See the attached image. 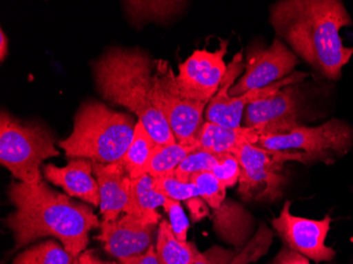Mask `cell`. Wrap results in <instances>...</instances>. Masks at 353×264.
I'll return each instance as SVG.
<instances>
[{
    "label": "cell",
    "instance_id": "6da1fadb",
    "mask_svg": "<svg viewBox=\"0 0 353 264\" xmlns=\"http://www.w3.org/2000/svg\"><path fill=\"white\" fill-rule=\"evenodd\" d=\"M270 23L291 50L330 81L342 77L353 55L340 31L352 26L342 1L281 0L270 9Z\"/></svg>",
    "mask_w": 353,
    "mask_h": 264
},
{
    "label": "cell",
    "instance_id": "7a4b0ae2",
    "mask_svg": "<svg viewBox=\"0 0 353 264\" xmlns=\"http://www.w3.org/2000/svg\"><path fill=\"white\" fill-rule=\"evenodd\" d=\"M13 212L6 219L15 250L45 237H54L79 258L89 243V233L100 227V220L89 206L73 201L41 181L39 184L13 182L9 190Z\"/></svg>",
    "mask_w": 353,
    "mask_h": 264
},
{
    "label": "cell",
    "instance_id": "3957f363",
    "mask_svg": "<svg viewBox=\"0 0 353 264\" xmlns=\"http://www.w3.org/2000/svg\"><path fill=\"white\" fill-rule=\"evenodd\" d=\"M94 74L103 97L136 114L157 146L176 143L168 121L152 103V61L146 53L114 48L94 63Z\"/></svg>",
    "mask_w": 353,
    "mask_h": 264
},
{
    "label": "cell",
    "instance_id": "277c9868",
    "mask_svg": "<svg viewBox=\"0 0 353 264\" xmlns=\"http://www.w3.org/2000/svg\"><path fill=\"white\" fill-rule=\"evenodd\" d=\"M136 124L130 115L91 101L81 107L72 132L59 145L68 158L119 163L130 147Z\"/></svg>",
    "mask_w": 353,
    "mask_h": 264
},
{
    "label": "cell",
    "instance_id": "5b68a950",
    "mask_svg": "<svg viewBox=\"0 0 353 264\" xmlns=\"http://www.w3.org/2000/svg\"><path fill=\"white\" fill-rule=\"evenodd\" d=\"M59 156L55 141L43 125L21 122L3 111L0 116V162L14 178L27 184L41 183L43 161Z\"/></svg>",
    "mask_w": 353,
    "mask_h": 264
},
{
    "label": "cell",
    "instance_id": "8992f818",
    "mask_svg": "<svg viewBox=\"0 0 353 264\" xmlns=\"http://www.w3.org/2000/svg\"><path fill=\"white\" fill-rule=\"evenodd\" d=\"M234 156L239 161L240 196L245 202L273 203L283 196L288 176L283 165L288 161L309 164L306 154L301 152L269 150L245 142L238 147Z\"/></svg>",
    "mask_w": 353,
    "mask_h": 264
},
{
    "label": "cell",
    "instance_id": "52a82bcc",
    "mask_svg": "<svg viewBox=\"0 0 353 264\" xmlns=\"http://www.w3.org/2000/svg\"><path fill=\"white\" fill-rule=\"evenodd\" d=\"M256 146L279 152H301L309 164L329 165L345 156L353 146V128L345 121L332 119L316 127L301 125L283 134H259Z\"/></svg>",
    "mask_w": 353,
    "mask_h": 264
},
{
    "label": "cell",
    "instance_id": "ba28073f",
    "mask_svg": "<svg viewBox=\"0 0 353 264\" xmlns=\"http://www.w3.org/2000/svg\"><path fill=\"white\" fill-rule=\"evenodd\" d=\"M174 75L168 61H156V72L150 91L152 101L168 121L176 142L196 150L208 105L188 100L178 92L174 86Z\"/></svg>",
    "mask_w": 353,
    "mask_h": 264
},
{
    "label": "cell",
    "instance_id": "9c48e42d",
    "mask_svg": "<svg viewBox=\"0 0 353 264\" xmlns=\"http://www.w3.org/2000/svg\"><path fill=\"white\" fill-rule=\"evenodd\" d=\"M243 70H245L243 55V52H239L228 65L227 73H225L219 90L206 107V122L214 123V124L229 127V128L241 127L243 113H245L248 105L256 102V101L267 99L273 93L277 92L285 87L299 84L309 75L308 73L295 71L285 79L276 81L274 84L270 85L265 88L248 91L240 97H230V89L232 88L235 83V79H237Z\"/></svg>",
    "mask_w": 353,
    "mask_h": 264
},
{
    "label": "cell",
    "instance_id": "30bf717a",
    "mask_svg": "<svg viewBox=\"0 0 353 264\" xmlns=\"http://www.w3.org/2000/svg\"><path fill=\"white\" fill-rule=\"evenodd\" d=\"M229 41H221L219 49L196 50L180 63L179 72L174 75V86L184 97L208 105L221 86L228 70L224 61Z\"/></svg>",
    "mask_w": 353,
    "mask_h": 264
},
{
    "label": "cell",
    "instance_id": "8fae6325",
    "mask_svg": "<svg viewBox=\"0 0 353 264\" xmlns=\"http://www.w3.org/2000/svg\"><path fill=\"white\" fill-rule=\"evenodd\" d=\"M297 63L299 57L279 37L269 47L254 45L247 55L245 73L230 89V97H240L274 84L292 74Z\"/></svg>",
    "mask_w": 353,
    "mask_h": 264
},
{
    "label": "cell",
    "instance_id": "7c38bea8",
    "mask_svg": "<svg viewBox=\"0 0 353 264\" xmlns=\"http://www.w3.org/2000/svg\"><path fill=\"white\" fill-rule=\"evenodd\" d=\"M331 222L329 214L323 220L297 217L291 212V202L285 201L279 217L273 218L271 223L285 246L319 263L331 261L336 254L326 245Z\"/></svg>",
    "mask_w": 353,
    "mask_h": 264
},
{
    "label": "cell",
    "instance_id": "4fadbf2b",
    "mask_svg": "<svg viewBox=\"0 0 353 264\" xmlns=\"http://www.w3.org/2000/svg\"><path fill=\"white\" fill-rule=\"evenodd\" d=\"M299 118V92L295 85L251 103L243 113L245 127L256 129L259 136L288 134L301 126Z\"/></svg>",
    "mask_w": 353,
    "mask_h": 264
},
{
    "label": "cell",
    "instance_id": "5bb4252c",
    "mask_svg": "<svg viewBox=\"0 0 353 264\" xmlns=\"http://www.w3.org/2000/svg\"><path fill=\"white\" fill-rule=\"evenodd\" d=\"M156 220L125 214L114 221L101 222L100 235L95 239L104 244L107 253L123 262L146 253L154 245Z\"/></svg>",
    "mask_w": 353,
    "mask_h": 264
},
{
    "label": "cell",
    "instance_id": "9a60e30c",
    "mask_svg": "<svg viewBox=\"0 0 353 264\" xmlns=\"http://www.w3.org/2000/svg\"><path fill=\"white\" fill-rule=\"evenodd\" d=\"M93 174L100 190V210L103 221H114L125 212L130 201L132 178L122 163L93 162Z\"/></svg>",
    "mask_w": 353,
    "mask_h": 264
},
{
    "label": "cell",
    "instance_id": "2e32d148",
    "mask_svg": "<svg viewBox=\"0 0 353 264\" xmlns=\"http://www.w3.org/2000/svg\"><path fill=\"white\" fill-rule=\"evenodd\" d=\"M43 174L49 182L63 188L69 196H77L93 206H100V190L93 174L92 161L73 159L65 167L48 164Z\"/></svg>",
    "mask_w": 353,
    "mask_h": 264
},
{
    "label": "cell",
    "instance_id": "e0dca14e",
    "mask_svg": "<svg viewBox=\"0 0 353 264\" xmlns=\"http://www.w3.org/2000/svg\"><path fill=\"white\" fill-rule=\"evenodd\" d=\"M214 230L224 242L240 252L249 243L255 233V219L241 204L225 200L212 214Z\"/></svg>",
    "mask_w": 353,
    "mask_h": 264
},
{
    "label": "cell",
    "instance_id": "ac0fdd59",
    "mask_svg": "<svg viewBox=\"0 0 353 264\" xmlns=\"http://www.w3.org/2000/svg\"><path fill=\"white\" fill-rule=\"evenodd\" d=\"M257 139L259 132L254 128L245 126L229 128L204 122L198 134L196 150H205L215 154H234L243 143L255 144Z\"/></svg>",
    "mask_w": 353,
    "mask_h": 264
},
{
    "label": "cell",
    "instance_id": "d6986e66",
    "mask_svg": "<svg viewBox=\"0 0 353 264\" xmlns=\"http://www.w3.org/2000/svg\"><path fill=\"white\" fill-rule=\"evenodd\" d=\"M166 198L154 187V179L148 174L132 179L130 201L124 214H134L137 217L160 221L157 208L163 207Z\"/></svg>",
    "mask_w": 353,
    "mask_h": 264
},
{
    "label": "cell",
    "instance_id": "ffe728a7",
    "mask_svg": "<svg viewBox=\"0 0 353 264\" xmlns=\"http://www.w3.org/2000/svg\"><path fill=\"white\" fill-rule=\"evenodd\" d=\"M154 249L160 264H192L202 254L192 242L176 239L170 222L164 220L159 224Z\"/></svg>",
    "mask_w": 353,
    "mask_h": 264
},
{
    "label": "cell",
    "instance_id": "44dd1931",
    "mask_svg": "<svg viewBox=\"0 0 353 264\" xmlns=\"http://www.w3.org/2000/svg\"><path fill=\"white\" fill-rule=\"evenodd\" d=\"M156 146L150 132L138 121L130 147L121 161L130 178L136 179L145 174L146 167Z\"/></svg>",
    "mask_w": 353,
    "mask_h": 264
},
{
    "label": "cell",
    "instance_id": "7402d4cb",
    "mask_svg": "<svg viewBox=\"0 0 353 264\" xmlns=\"http://www.w3.org/2000/svg\"><path fill=\"white\" fill-rule=\"evenodd\" d=\"M194 150H195L192 147L185 146L178 142L156 146L146 167L145 174L154 179L172 176L182 161Z\"/></svg>",
    "mask_w": 353,
    "mask_h": 264
},
{
    "label": "cell",
    "instance_id": "603a6c76",
    "mask_svg": "<svg viewBox=\"0 0 353 264\" xmlns=\"http://www.w3.org/2000/svg\"><path fill=\"white\" fill-rule=\"evenodd\" d=\"M77 259L63 244L54 240H48L19 254L14 259L13 264H73Z\"/></svg>",
    "mask_w": 353,
    "mask_h": 264
},
{
    "label": "cell",
    "instance_id": "cb8c5ba5",
    "mask_svg": "<svg viewBox=\"0 0 353 264\" xmlns=\"http://www.w3.org/2000/svg\"><path fill=\"white\" fill-rule=\"evenodd\" d=\"M221 156L222 154H212L205 150H194L182 161L179 167L176 168L174 176L183 182H190L197 174L212 172Z\"/></svg>",
    "mask_w": 353,
    "mask_h": 264
},
{
    "label": "cell",
    "instance_id": "d4e9b609",
    "mask_svg": "<svg viewBox=\"0 0 353 264\" xmlns=\"http://www.w3.org/2000/svg\"><path fill=\"white\" fill-rule=\"evenodd\" d=\"M272 242L273 232L265 223H261L249 243L241 251L237 252L235 257L228 264H248L257 261L268 253Z\"/></svg>",
    "mask_w": 353,
    "mask_h": 264
},
{
    "label": "cell",
    "instance_id": "484cf974",
    "mask_svg": "<svg viewBox=\"0 0 353 264\" xmlns=\"http://www.w3.org/2000/svg\"><path fill=\"white\" fill-rule=\"evenodd\" d=\"M195 184L200 198L206 202L212 210L219 207L227 200L228 188L211 172H202L190 180Z\"/></svg>",
    "mask_w": 353,
    "mask_h": 264
},
{
    "label": "cell",
    "instance_id": "4316f807",
    "mask_svg": "<svg viewBox=\"0 0 353 264\" xmlns=\"http://www.w3.org/2000/svg\"><path fill=\"white\" fill-rule=\"evenodd\" d=\"M154 187L168 199L176 201H188L199 196L197 187L192 182H183L172 176L154 179Z\"/></svg>",
    "mask_w": 353,
    "mask_h": 264
},
{
    "label": "cell",
    "instance_id": "83f0119b",
    "mask_svg": "<svg viewBox=\"0 0 353 264\" xmlns=\"http://www.w3.org/2000/svg\"><path fill=\"white\" fill-rule=\"evenodd\" d=\"M212 174L227 188L234 187L239 182L241 168L239 161L233 154H222Z\"/></svg>",
    "mask_w": 353,
    "mask_h": 264
},
{
    "label": "cell",
    "instance_id": "f1b7e54d",
    "mask_svg": "<svg viewBox=\"0 0 353 264\" xmlns=\"http://www.w3.org/2000/svg\"><path fill=\"white\" fill-rule=\"evenodd\" d=\"M163 208L168 214L170 227H172V233L174 234L176 239L183 242L188 241L190 222H188V217H186L180 201L168 199L163 205Z\"/></svg>",
    "mask_w": 353,
    "mask_h": 264
},
{
    "label": "cell",
    "instance_id": "f546056e",
    "mask_svg": "<svg viewBox=\"0 0 353 264\" xmlns=\"http://www.w3.org/2000/svg\"><path fill=\"white\" fill-rule=\"evenodd\" d=\"M237 252L225 251L222 247H212L201 256L192 264H228L234 257Z\"/></svg>",
    "mask_w": 353,
    "mask_h": 264
},
{
    "label": "cell",
    "instance_id": "4dcf8cb0",
    "mask_svg": "<svg viewBox=\"0 0 353 264\" xmlns=\"http://www.w3.org/2000/svg\"><path fill=\"white\" fill-rule=\"evenodd\" d=\"M308 258L283 246L276 257L270 264H311Z\"/></svg>",
    "mask_w": 353,
    "mask_h": 264
},
{
    "label": "cell",
    "instance_id": "1f68e13d",
    "mask_svg": "<svg viewBox=\"0 0 353 264\" xmlns=\"http://www.w3.org/2000/svg\"><path fill=\"white\" fill-rule=\"evenodd\" d=\"M185 203L188 210H190V214H192V220L195 222L200 221L208 214H210V208H208V204L200 196L188 200Z\"/></svg>",
    "mask_w": 353,
    "mask_h": 264
},
{
    "label": "cell",
    "instance_id": "d6a6232c",
    "mask_svg": "<svg viewBox=\"0 0 353 264\" xmlns=\"http://www.w3.org/2000/svg\"><path fill=\"white\" fill-rule=\"evenodd\" d=\"M119 264H160V262H159L158 256H157L156 249L152 245L146 253L125 260V261L120 262Z\"/></svg>",
    "mask_w": 353,
    "mask_h": 264
},
{
    "label": "cell",
    "instance_id": "836d02e7",
    "mask_svg": "<svg viewBox=\"0 0 353 264\" xmlns=\"http://www.w3.org/2000/svg\"><path fill=\"white\" fill-rule=\"evenodd\" d=\"M79 264H119L116 262H107L99 259L91 251H86L79 257Z\"/></svg>",
    "mask_w": 353,
    "mask_h": 264
},
{
    "label": "cell",
    "instance_id": "e575fe53",
    "mask_svg": "<svg viewBox=\"0 0 353 264\" xmlns=\"http://www.w3.org/2000/svg\"><path fill=\"white\" fill-rule=\"evenodd\" d=\"M8 53V39L6 37L5 32L1 30L0 32V57L1 61L5 59L6 55Z\"/></svg>",
    "mask_w": 353,
    "mask_h": 264
},
{
    "label": "cell",
    "instance_id": "d590c367",
    "mask_svg": "<svg viewBox=\"0 0 353 264\" xmlns=\"http://www.w3.org/2000/svg\"><path fill=\"white\" fill-rule=\"evenodd\" d=\"M73 264H79V258H77V259L75 260V262Z\"/></svg>",
    "mask_w": 353,
    "mask_h": 264
}]
</instances>
